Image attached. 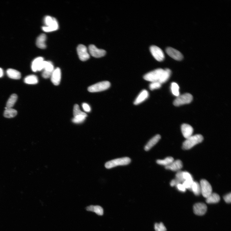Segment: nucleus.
Wrapping results in <instances>:
<instances>
[{
  "instance_id": "nucleus-1",
  "label": "nucleus",
  "mask_w": 231,
  "mask_h": 231,
  "mask_svg": "<svg viewBox=\"0 0 231 231\" xmlns=\"http://www.w3.org/2000/svg\"><path fill=\"white\" fill-rule=\"evenodd\" d=\"M45 26L42 27V30L45 32H51L58 30L59 28L58 23L57 19L50 16H45L44 20Z\"/></svg>"
},
{
  "instance_id": "nucleus-2",
  "label": "nucleus",
  "mask_w": 231,
  "mask_h": 231,
  "mask_svg": "<svg viewBox=\"0 0 231 231\" xmlns=\"http://www.w3.org/2000/svg\"><path fill=\"white\" fill-rule=\"evenodd\" d=\"M203 140V136L201 135H192L190 137L187 139L183 142L182 149L185 150L191 149L196 144L201 143Z\"/></svg>"
},
{
  "instance_id": "nucleus-3",
  "label": "nucleus",
  "mask_w": 231,
  "mask_h": 231,
  "mask_svg": "<svg viewBox=\"0 0 231 231\" xmlns=\"http://www.w3.org/2000/svg\"><path fill=\"white\" fill-rule=\"evenodd\" d=\"M164 69L158 68L146 74L143 77L144 80L151 82H159L161 77Z\"/></svg>"
},
{
  "instance_id": "nucleus-4",
  "label": "nucleus",
  "mask_w": 231,
  "mask_h": 231,
  "mask_svg": "<svg viewBox=\"0 0 231 231\" xmlns=\"http://www.w3.org/2000/svg\"><path fill=\"white\" fill-rule=\"evenodd\" d=\"M131 161V159L127 157L115 159L107 162L105 167L107 168L110 169L118 166H126Z\"/></svg>"
},
{
  "instance_id": "nucleus-5",
  "label": "nucleus",
  "mask_w": 231,
  "mask_h": 231,
  "mask_svg": "<svg viewBox=\"0 0 231 231\" xmlns=\"http://www.w3.org/2000/svg\"><path fill=\"white\" fill-rule=\"evenodd\" d=\"M110 86V84L109 81H102L89 86L88 90L90 92H100L108 89Z\"/></svg>"
},
{
  "instance_id": "nucleus-6",
  "label": "nucleus",
  "mask_w": 231,
  "mask_h": 231,
  "mask_svg": "<svg viewBox=\"0 0 231 231\" xmlns=\"http://www.w3.org/2000/svg\"><path fill=\"white\" fill-rule=\"evenodd\" d=\"M193 99V97L191 94L185 93L177 97L173 102V104L175 106H179L189 104L192 101Z\"/></svg>"
},
{
  "instance_id": "nucleus-7",
  "label": "nucleus",
  "mask_w": 231,
  "mask_h": 231,
  "mask_svg": "<svg viewBox=\"0 0 231 231\" xmlns=\"http://www.w3.org/2000/svg\"><path fill=\"white\" fill-rule=\"evenodd\" d=\"M200 185L201 193L205 198H207L212 193V188L211 184L208 181L204 179L200 181Z\"/></svg>"
},
{
  "instance_id": "nucleus-8",
  "label": "nucleus",
  "mask_w": 231,
  "mask_h": 231,
  "mask_svg": "<svg viewBox=\"0 0 231 231\" xmlns=\"http://www.w3.org/2000/svg\"><path fill=\"white\" fill-rule=\"evenodd\" d=\"M150 49L152 55L156 60L159 62L164 60L165 55L161 49L157 46L152 45L150 47Z\"/></svg>"
},
{
  "instance_id": "nucleus-9",
  "label": "nucleus",
  "mask_w": 231,
  "mask_h": 231,
  "mask_svg": "<svg viewBox=\"0 0 231 231\" xmlns=\"http://www.w3.org/2000/svg\"><path fill=\"white\" fill-rule=\"evenodd\" d=\"M77 51L80 60L82 61L88 60L90 57L88 49L84 45L80 44L77 48Z\"/></svg>"
},
{
  "instance_id": "nucleus-10",
  "label": "nucleus",
  "mask_w": 231,
  "mask_h": 231,
  "mask_svg": "<svg viewBox=\"0 0 231 231\" xmlns=\"http://www.w3.org/2000/svg\"><path fill=\"white\" fill-rule=\"evenodd\" d=\"M54 70V67L51 62L44 61L43 71L42 74L43 77L46 79L51 77Z\"/></svg>"
},
{
  "instance_id": "nucleus-11",
  "label": "nucleus",
  "mask_w": 231,
  "mask_h": 231,
  "mask_svg": "<svg viewBox=\"0 0 231 231\" xmlns=\"http://www.w3.org/2000/svg\"><path fill=\"white\" fill-rule=\"evenodd\" d=\"M88 51L92 56L96 58H100L104 57L106 54V51L104 49H99L94 45H90Z\"/></svg>"
},
{
  "instance_id": "nucleus-12",
  "label": "nucleus",
  "mask_w": 231,
  "mask_h": 231,
  "mask_svg": "<svg viewBox=\"0 0 231 231\" xmlns=\"http://www.w3.org/2000/svg\"><path fill=\"white\" fill-rule=\"evenodd\" d=\"M167 54L174 60L180 61L183 60V56L180 51L171 47H168L166 49Z\"/></svg>"
},
{
  "instance_id": "nucleus-13",
  "label": "nucleus",
  "mask_w": 231,
  "mask_h": 231,
  "mask_svg": "<svg viewBox=\"0 0 231 231\" xmlns=\"http://www.w3.org/2000/svg\"><path fill=\"white\" fill-rule=\"evenodd\" d=\"M193 210L194 213L196 215L199 216H203L207 211V207L204 203H197L193 205Z\"/></svg>"
},
{
  "instance_id": "nucleus-14",
  "label": "nucleus",
  "mask_w": 231,
  "mask_h": 231,
  "mask_svg": "<svg viewBox=\"0 0 231 231\" xmlns=\"http://www.w3.org/2000/svg\"><path fill=\"white\" fill-rule=\"evenodd\" d=\"M44 61L42 57L36 58L32 63L31 68L32 71L36 72L42 71V64Z\"/></svg>"
},
{
  "instance_id": "nucleus-15",
  "label": "nucleus",
  "mask_w": 231,
  "mask_h": 231,
  "mask_svg": "<svg viewBox=\"0 0 231 231\" xmlns=\"http://www.w3.org/2000/svg\"><path fill=\"white\" fill-rule=\"evenodd\" d=\"M61 71L60 68H57L54 70L51 76V81L53 84L55 85H59L61 79Z\"/></svg>"
},
{
  "instance_id": "nucleus-16",
  "label": "nucleus",
  "mask_w": 231,
  "mask_h": 231,
  "mask_svg": "<svg viewBox=\"0 0 231 231\" xmlns=\"http://www.w3.org/2000/svg\"><path fill=\"white\" fill-rule=\"evenodd\" d=\"M181 130L184 137L186 139L192 135L193 131L192 127L186 124H184L181 126Z\"/></svg>"
},
{
  "instance_id": "nucleus-17",
  "label": "nucleus",
  "mask_w": 231,
  "mask_h": 231,
  "mask_svg": "<svg viewBox=\"0 0 231 231\" xmlns=\"http://www.w3.org/2000/svg\"><path fill=\"white\" fill-rule=\"evenodd\" d=\"M183 167V164L181 161L178 160L174 161L171 164L168 166L165 167L167 170H170L173 171H178Z\"/></svg>"
},
{
  "instance_id": "nucleus-18",
  "label": "nucleus",
  "mask_w": 231,
  "mask_h": 231,
  "mask_svg": "<svg viewBox=\"0 0 231 231\" xmlns=\"http://www.w3.org/2000/svg\"><path fill=\"white\" fill-rule=\"evenodd\" d=\"M149 94L147 90H143L140 92L134 102L135 105H138L145 101L149 97Z\"/></svg>"
},
{
  "instance_id": "nucleus-19",
  "label": "nucleus",
  "mask_w": 231,
  "mask_h": 231,
  "mask_svg": "<svg viewBox=\"0 0 231 231\" xmlns=\"http://www.w3.org/2000/svg\"><path fill=\"white\" fill-rule=\"evenodd\" d=\"M160 138L161 136L160 135L158 134L155 136L154 137L150 139L144 147V150L146 151L150 150L159 142Z\"/></svg>"
},
{
  "instance_id": "nucleus-20",
  "label": "nucleus",
  "mask_w": 231,
  "mask_h": 231,
  "mask_svg": "<svg viewBox=\"0 0 231 231\" xmlns=\"http://www.w3.org/2000/svg\"><path fill=\"white\" fill-rule=\"evenodd\" d=\"M47 36L45 34L40 35L37 38L36 41V45L37 47L40 49H45L46 47V44Z\"/></svg>"
},
{
  "instance_id": "nucleus-21",
  "label": "nucleus",
  "mask_w": 231,
  "mask_h": 231,
  "mask_svg": "<svg viewBox=\"0 0 231 231\" xmlns=\"http://www.w3.org/2000/svg\"><path fill=\"white\" fill-rule=\"evenodd\" d=\"M7 74V76L12 79H19L21 78V74L20 73L14 69H8Z\"/></svg>"
},
{
  "instance_id": "nucleus-22",
  "label": "nucleus",
  "mask_w": 231,
  "mask_h": 231,
  "mask_svg": "<svg viewBox=\"0 0 231 231\" xmlns=\"http://www.w3.org/2000/svg\"><path fill=\"white\" fill-rule=\"evenodd\" d=\"M88 211L95 213L97 215L102 216L104 214V210L100 206L90 205L86 207Z\"/></svg>"
},
{
  "instance_id": "nucleus-23",
  "label": "nucleus",
  "mask_w": 231,
  "mask_h": 231,
  "mask_svg": "<svg viewBox=\"0 0 231 231\" xmlns=\"http://www.w3.org/2000/svg\"><path fill=\"white\" fill-rule=\"evenodd\" d=\"M206 199V202L209 204L217 203L219 202L220 199L219 195L216 193H213Z\"/></svg>"
},
{
  "instance_id": "nucleus-24",
  "label": "nucleus",
  "mask_w": 231,
  "mask_h": 231,
  "mask_svg": "<svg viewBox=\"0 0 231 231\" xmlns=\"http://www.w3.org/2000/svg\"><path fill=\"white\" fill-rule=\"evenodd\" d=\"M24 82L28 84H36L38 82V78L35 75H29L25 78Z\"/></svg>"
},
{
  "instance_id": "nucleus-25",
  "label": "nucleus",
  "mask_w": 231,
  "mask_h": 231,
  "mask_svg": "<svg viewBox=\"0 0 231 231\" xmlns=\"http://www.w3.org/2000/svg\"><path fill=\"white\" fill-rule=\"evenodd\" d=\"M171 74L170 69L167 68L164 70V72L159 82L162 84L167 82L170 78Z\"/></svg>"
},
{
  "instance_id": "nucleus-26",
  "label": "nucleus",
  "mask_w": 231,
  "mask_h": 231,
  "mask_svg": "<svg viewBox=\"0 0 231 231\" xmlns=\"http://www.w3.org/2000/svg\"><path fill=\"white\" fill-rule=\"evenodd\" d=\"M18 112L16 110L11 108H7L4 112V116L5 118H11L15 117Z\"/></svg>"
},
{
  "instance_id": "nucleus-27",
  "label": "nucleus",
  "mask_w": 231,
  "mask_h": 231,
  "mask_svg": "<svg viewBox=\"0 0 231 231\" xmlns=\"http://www.w3.org/2000/svg\"><path fill=\"white\" fill-rule=\"evenodd\" d=\"M174 161V159L171 157H168L164 160H158L156 163L158 164L165 167L168 166L171 164Z\"/></svg>"
},
{
  "instance_id": "nucleus-28",
  "label": "nucleus",
  "mask_w": 231,
  "mask_h": 231,
  "mask_svg": "<svg viewBox=\"0 0 231 231\" xmlns=\"http://www.w3.org/2000/svg\"><path fill=\"white\" fill-rule=\"evenodd\" d=\"M18 98V96L16 94H12L7 102L6 105L7 108H12L13 107L17 101Z\"/></svg>"
},
{
  "instance_id": "nucleus-29",
  "label": "nucleus",
  "mask_w": 231,
  "mask_h": 231,
  "mask_svg": "<svg viewBox=\"0 0 231 231\" xmlns=\"http://www.w3.org/2000/svg\"><path fill=\"white\" fill-rule=\"evenodd\" d=\"M191 191L195 195L199 196L201 193L200 184L196 181H193L192 185Z\"/></svg>"
},
{
  "instance_id": "nucleus-30",
  "label": "nucleus",
  "mask_w": 231,
  "mask_h": 231,
  "mask_svg": "<svg viewBox=\"0 0 231 231\" xmlns=\"http://www.w3.org/2000/svg\"><path fill=\"white\" fill-rule=\"evenodd\" d=\"M73 114L74 117L84 116L87 117L88 115L85 113L82 112L80 110L79 106L77 104L74 105L73 110Z\"/></svg>"
},
{
  "instance_id": "nucleus-31",
  "label": "nucleus",
  "mask_w": 231,
  "mask_h": 231,
  "mask_svg": "<svg viewBox=\"0 0 231 231\" xmlns=\"http://www.w3.org/2000/svg\"><path fill=\"white\" fill-rule=\"evenodd\" d=\"M180 88L178 84L175 82H173L171 85V92L173 95L178 97L180 95Z\"/></svg>"
},
{
  "instance_id": "nucleus-32",
  "label": "nucleus",
  "mask_w": 231,
  "mask_h": 231,
  "mask_svg": "<svg viewBox=\"0 0 231 231\" xmlns=\"http://www.w3.org/2000/svg\"><path fill=\"white\" fill-rule=\"evenodd\" d=\"M175 180L177 185L179 184H182L185 181L183 176L182 171H179L177 172Z\"/></svg>"
},
{
  "instance_id": "nucleus-33",
  "label": "nucleus",
  "mask_w": 231,
  "mask_h": 231,
  "mask_svg": "<svg viewBox=\"0 0 231 231\" xmlns=\"http://www.w3.org/2000/svg\"><path fill=\"white\" fill-rule=\"evenodd\" d=\"M154 229L155 231H166L167 229L162 222L160 223H156L154 225Z\"/></svg>"
},
{
  "instance_id": "nucleus-34",
  "label": "nucleus",
  "mask_w": 231,
  "mask_h": 231,
  "mask_svg": "<svg viewBox=\"0 0 231 231\" xmlns=\"http://www.w3.org/2000/svg\"><path fill=\"white\" fill-rule=\"evenodd\" d=\"M162 84L159 82H151L149 85V88L151 90H153L160 88L161 87Z\"/></svg>"
},
{
  "instance_id": "nucleus-35",
  "label": "nucleus",
  "mask_w": 231,
  "mask_h": 231,
  "mask_svg": "<svg viewBox=\"0 0 231 231\" xmlns=\"http://www.w3.org/2000/svg\"><path fill=\"white\" fill-rule=\"evenodd\" d=\"M193 180H185L182 183L184 187L186 189H188L189 191H191V188Z\"/></svg>"
},
{
  "instance_id": "nucleus-36",
  "label": "nucleus",
  "mask_w": 231,
  "mask_h": 231,
  "mask_svg": "<svg viewBox=\"0 0 231 231\" xmlns=\"http://www.w3.org/2000/svg\"><path fill=\"white\" fill-rule=\"evenodd\" d=\"M86 117L84 116H78L74 117L72 119V122L76 124H79L83 122Z\"/></svg>"
},
{
  "instance_id": "nucleus-37",
  "label": "nucleus",
  "mask_w": 231,
  "mask_h": 231,
  "mask_svg": "<svg viewBox=\"0 0 231 231\" xmlns=\"http://www.w3.org/2000/svg\"><path fill=\"white\" fill-rule=\"evenodd\" d=\"M183 176L185 180H193V177L190 173L186 171H183Z\"/></svg>"
},
{
  "instance_id": "nucleus-38",
  "label": "nucleus",
  "mask_w": 231,
  "mask_h": 231,
  "mask_svg": "<svg viewBox=\"0 0 231 231\" xmlns=\"http://www.w3.org/2000/svg\"><path fill=\"white\" fill-rule=\"evenodd\" d=\"M177 189L180 191L185 192L186 191V189L185 188L182 184H179L176 185Z\"/></svg>"
},
{
  "instance_id": "nucleus-39",
  "label": "nucleus",
  "mask_w": 231,
  "mask_h": 231,
  "mask_svg": "<svg viewBox=\"0 0 231 231\" xmlns=\"http://www.w3.org/2000/svg\"><path fill=\"white\" fill-rule=\"evenodd\" d=\"M82 107L84 110L86 111V112H90V110H91L90 107L88 104H86V103H83L82 104Z\"/></svg>"
},
{
  "instance_id": "nucleus-40",
  "label": "nucleus",
  "mask_w": 231,
  "mask_h": 231,
  "mask_svg": "<svg viewBox=\"0 0 231 231\" xmlns=\"http://www.w3.org/2000/svg\"><path fill=\"white\" fill-rule=\"evenodd\" d=\"M224 199L226 203H230L231 202V193H228L227 194L225 195L224 197Z\"/></svg>"
},
{
  "instance_id": "nucleus-41",
  "label": "nucleus",
  "mask_w": 231,
  "mask_h": 231,
  "mask_svg": "<svg viewBox=\"0 0 231 231\" xmlns=\"http://www.w3.org/2000/svg\"><path fill=\"white\" fill-rule=\"evenodd\" d=\"M170 185L171 187L176 186L177 185L176 181L175 179L172 180L170 182Z\"/></svg>"
},
{
  "instance_id": "nucleus-42",
  "label": "nucleus",
  "mask_w": 231,
  "mask_h": 231,
  "mask_svg": "<svg viewBox=\"0 0 231 231\" xmlns=\"http://www.w3.org/2000/svg\"><path fill=\"white\" fill-rule=\"evenodd\" d=\"M4 72L3 69L0 68V78L1 77L3 76Z\"/></svg>"
}]
</instances>
